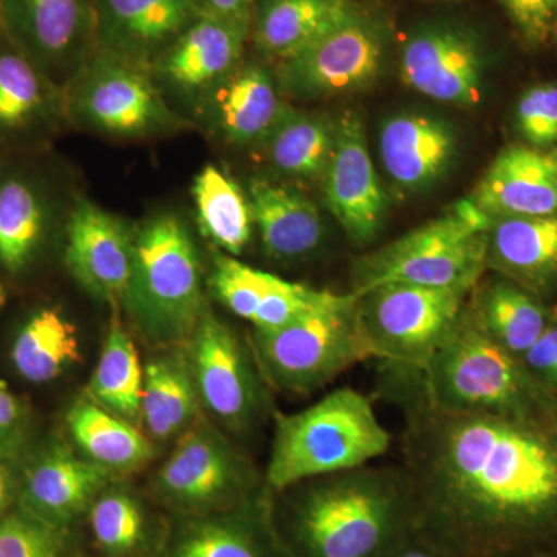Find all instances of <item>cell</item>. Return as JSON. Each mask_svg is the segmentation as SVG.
<instances>
[{
  "label": "cell",
  "mask_w": 557,
  "mask_h": 557,
  "mask_svg": "<svg viewBox=\"0 0 557 557\" xmlns=\"http://www.w3.org/2000/svg\"><path fill=\"white\" fill-rule=\"evenodd\" d=\"M379 392L405 418L417 528L443 557L557 549V423L440 409L399 366L383 364Z\"/></svg>",
  "instance_id": "1"
},
{
  "label": "cell",
  "mask_w": 557,
  "mask_h": 557,
  "mask_svg": "<svg viewBox=\"0 0 557 557\" xmlns=\"http://www.w3.org/2000/svg\"><path fill=\"white\" fill-rule=\"evenodd\" d=\"M287 494L289 557H386L416 530L417 508L403 467H361Z\"/></svg>",
  "instance_id": "2"
},
{
  "label": "cell",
  "mask_w": 557,
  "mask_h": 557,
  "mask_svg": "<svg viewBox=\"0 0 557 557\" xmlns=\"http://www.w3.org/2000/svg\"><path fill=\"white\" fill-rule=\"evenodd\" d=\"M391 445L372 399L354 387L335 388L309 408L274 418L263 485L278 494L307 480L368 467Z\"/></svg>",
  "instance_id": "3"
},
{
  "label": "cell",
  "mask_w": 557,
  "mask_h": 557,
  "mask_svg": "<svg viewBox=\"0 0 557 557\" xmlns=\"http://www.w3.org/2000/svg\"><path fill=\"white\" fill-rule=\"evenodd\" d=\"M429 403L449 412L493 413L557 423V397L467 314L423 369H413Z\"/></svg>",
  "instance_id": "4"
},
{
  "label": "cell",
  "mask_w": 557,
  "mask_h": 557,
  "mask_svg": "<svg viewBox=\"0 0 557 557\" xmlns=\"http://www.w3.org/2000/svg\"><path fill=\"white\" fill-rule=\"evenodd\" d=\"M152 346H182L207 310L199 251L185 223L159 214L135 231L134 265L123 304Z\"/></svg>",
  "instance_id": "5"
},
{
  "label": "cell",
  "mask_w": 557,
  "mask_h": 557,
  "mask_svg": "<svg viewBox=\"0 0 557 557\" xmlns=\"http://www.w3.org/2000/svg\"><path fill=\"white\" fill-rule=\"evenodd\" d=\"M494 219L471 200L358 263L354 295L387 284L471 292L487 270V231Z\"/></svg>",
  "instance_id": "6"
},
{
  "label": "cell",
  "mask_w": 557,
  "mask_h": 557,
  "mask_svg": "<svg viewBox=\"0 0 557 557\" xmlns=\"http://www.w3.org/2000/svg\"><path fill=\"white\" fill-rule=\"evenodd\" d=\"M249 346L267 386L284 394H313L370 359L354 293H333L282 327L252 330Z\"/></svg>",
  "instance_id": "7"
},
{
  "label": "cell",
  "mask_w": 557,
  "mask_h": 557,
  "mask_svg": "<svg viewBox=\"0 0 557 557\" xmlns=\"http://www.w3.org/2000/svg\"><path fill=\"white\" fill-rule=\"evenodd\" d=\"M469 293L387 284L355 295L370 358L381 364L423 369L457 327Z\"/></svg>",
  "instance_id": "8"
},
{
  "label": "cell",
  "mask_w": 557,
  "mask_h": 557,
  "mask_svg": "<svg viewBox=\"0 0 557 557\" xmlns=\"http://www.w3.org/2000/svg\"><path fill=\"white\" fill-rule=\"evenodd\" d=\"M64 113L87 129L138 138L177 129L149 67L98 51L62 90Z\"/></svg>",
  "instance_id": "9"
},
{
  "label": "cell",
  "mask_w": 557,
  "mask_h": 557,
  "mask_svg": "<svg viewBox=\"0 0 557 557\" xmlns=\"http://www.w3.org/2000/svg\"><path fill=\"white\" fill-rule=\"evenodd\" d=\"M200 408L220 429L242 434L267 413V383L251 346L212 311L201 314L185 343Z\"/></svg>",
  "instance_id": "10"
},
{
  "label": "cell",
  "mask_w": 557,
  "mask_h": 557,
  "mask_svg": "<svg viewBox=\"0 0 557 557\" xmlns=\"http://www.w3.org/2000/svg\"><path fill=\"white\" fill-rule=\"evenodd\" d=\"M259 475L219 426L197 420L156 475L164 500L185 509L240 507L258 496Z\"/></svg>",
  "instance_id": "11"
},
{
  "label": "cell",
  "mask_w": 557,
  "mask_h": 557,
  "mask_svg": "<svg viewBox=\"0 0 557 557\" xmlns=\"http://www.w3.org/2000/svg\"><path fill=\"white\" fill-rule=\"evenodd\" d=\"M386 53V27L359 9L306 50L278 62L277 86L300 100L359 90L379 78Z\"/></svg>",
  "instance_id": "12"
},
{
  "label": "cell",
  "mask_w": 557,
  "mask_h": 557,
  "mask_svg": "<svg viewBox=\"0 0 557 557\" xmlns=\"http://www.w3.org/2000/svg\"><path fill=\"white\" fill-rule=\"evenodd\" d=\"M0 32L61 91L98 53L94 0H0Z\"/></svg>",
  "instance_id": "13"
},
{
  "label": "cell",
  "mask_w": 557,
  "mask_h": 557,
  "mask_svg": "<svg viewBox=\"0 0 557 557\" xmlns=\"http://www.w3.org/2000/svg\"><path fill=\"white\" fill-rule=\"evenodd\" d=\"M252 20L199 13L150 64L161 91L183 101L201 100L242 64Z\"/></svg>",
  "instance_id": "14"
},
{
  "label": "cell",
  "mask_w": 557,
  "mask_h": 557,
  "mask_svg": "<svg viewBox=\"0 0 557 557\" xmlns=\"http://www.w3.org/2000/svg\"><path fill=\"white\" fill-rule=\"evenodd\" d=\"M485 57L478 36L453 24L417 28L401 50V79L424 97L448 104L482 100Z\"/></svg>",
  "instance_id": "15"
},
{
  "label": "cell",
  "mask_w": 557,
  "mask_h": 557,
  "mask_svg": "<svg viewBox=\"0 0 557 557\" xmlns=\"http://www.w3.org/2000/svg\"><path fill=\"white\" fill-rule=\"evenodd\" d=\"M325 201L348 239L370 244L386 215L387 197L370 159L364 124L357 113L336 121L335 149L324 177Z\"/></svg>",
  "instance_id": "16"
},
{
  "label": "cell",
  "mask_w": 557,
  "mask_h": 557,
  "mask_svg": "<svg viewBox=\"0 0 557 557\" xmlns=\"http://www.w3.org/2000/svg\"><path fill=\"white\" fill-rule=\"evenodd\" d=\"M65 263L75 281L94 298L123 304L135 255V231L89 200L70 212Z\"/></svg>",
  "instance_id": "17"
},
{
  "label": "cell",
  "mask_w": 557,
  "mask_h": 557,
  "mask_svg": "<svg viewBox=\"0 0 557 557\" xmlns=\"http://www.w3.org/2000/svg\"><path fill=\"white\" fill-rule=\"evenodd\" d=\"M209 285L215 298L231 313L249 322L252 330L282 327L333 295L255 269L220 251L212 262Z\"/></svg>",
  "instance_id": "18"
},
{
  "label": "cell",
  "mask_w": 557,
  "mask_h": 557,
  "mask_svg": "<svg viewBox=\"0 0 557 557\" xmlns=\"http://www.w3.org/2000/svg\"><path fill=\"white\" fill-rule=\"evenodd\" d=\"M98 51L150 67L199 16L196 0H94Z\"/></svg>",
  "instance_id": "19"
},
{
  "label": "cell",
  "mask_w": 557,
  "mask_h": 557,
  "mask_svg": "<svg viewBox=\"0 0 557 557\" xmlns=\"http://www.w3.org/2000/svg\"><path fill=\"white\" fill-rule=\"evenodd\" d=\"M469 200L491 219L557 214V148L502 150Z\"/></svg>",
  "instance_id": "20"
},
{
  "label": "cell",
  "mask_w": 557,
  "mask_h": 557,
  "mask_svg": "<svg viewBox=\"0 0 557 557\" xmlns=\"http://www.w3.org/2000/svg\"><path fill=\"white\" fill-rule=\"evenodd\" d=\"M112 475L75 450L53 445L30 465L22 480V508L51 525L65 528L89 511Z\"/></svg>",
  "instance_id": "21"
},
{
  "label": "cell",
  "mask_w": 557,
  "mask_h": 557,
  "mask_svg": "<svg viewBox=\"0 0 557 557\" xmlns=\"http://www.w3.org/2000/svg\"><path fill=\"white\" fill-rule=\"evenodd\" d=\"M277 81L256 62L239 67L199 102L205 119L231 145H260L276 126L288 104L281 100Z\"/></svg>",
  "instance_id": "22"
},
{
  "label": "cell",
  "mask_w": 557,
  "mask_h": 557,
  "mask_svg": "<svg viewBox=\"0 0 557 557\" xmlns=\"http://www.w3.org/2000/svg\"><path fill=\"white\" fill-rule=\"evenodd\" d=\"M486 267L539 298L552 295L557 288V214L494 219Z\"/></svg>",
  "instance_id": "23"
},
{
  "label": "cell",
  "mask_w": 557,
  "mask_h": 557,
  "mask_svg": "<svg viewBox=\"0 0 557 557\" xmlns=\"http://www.w3.org/2000/svg\"><path fill=\"white\" fill-rule=\"evenodd\" d=\"M248 199L263 251L278 262L309 259L325 237L321 212L295 188L270 178L249 180Z\"/></svg>",
  "instance_id": "24"
},
{
  "label": "cell",
  "mask_w": 557,
  "mask_h": 557,
  "mask_svg": "<svg viewBox=\"0 0 557 557\" xmlns=\"http://www.w3.org/2000/svg\"><path fill=\"white\" fill-rule=\"evenodd\" d=\"M456 139L445 121L401 113L380 132V153L388 177L399 188L420 190L434 185L448 171Z\"/></svg>",
  "instance_id": "25"
},
{
  "label": "cell",
  "mask_w": 557,
  "mask_h": 557,
  "mask_svg": "<svg viewBox=\"0 0 557 557\" xmlns=\"http://www.w3.org/2000/svg\"><path fill=\"white\" fill-rule=\"evenodd\" d=\"M467 314L487 338L518 358L556 317L544 299L500 274L486 282L480 278L469 293Z\"/></svg>",
  "instance_id": "26"
},
{
  "label": "cell",
  "mask_w": 557,
  "mask_h": 557,
  "mask_svg": "<svg viewBox=\"0 0 557 557\" xmlns=\"http://www.w3.org/2000/svg\"><path fill=\"white\" fill-rule=\"evenodd\" d=\"M351 0H260L252 14L256 49L287 61L357 13Z\"/></svg>",
  "instance_id": "27"
},
{
  "label": "cell",
  "mask_w": 557,
  "mask_h": 557,
  "mask_svg": "<svg viewBox=\"0 0 557 557\" xmlns=\"http://www.w3.org/2000/svg\"><path fill=\"white\" fill-rule=\"evenodd\" d=\"M62 113V91L0 32V139L46 129Z\"/></svg>",
  "instance_id": "28"
},
{
  "label": "cell",
  "mask_w": 557,
  "mask_h": 557,
  "mask_svg": "<svg viewBox=\"0 0 557 557\" xmlns=\"http://www.w3.org/2000/svg\"><path fill=\"white\" fill-rule=\"evenodd\" d=\"M67 428L81 456L112 478L138 471L156 456L137 424L102 409L89 397L70 408Z\"/></svg>",
  "instance_id": "29"
},
{
  "label": "cell",
  "mask_w": 557,
  "mask_h": 557,
  "mask_svg": "<svg viewBox=\"0 0 557 557\" xmlns=\"http://www.w3.org/2000/svg\"><path fill=\"white\" fill-rule=\"evenodd\" d=\"M199 395L185 350L164 351L145 368L141 424L150 437L180 438L197 421Z\"/></svg>",
  "instance_id": "30"
},
{
  "label": "cell",
  "mask_w": 557,
  "mask_h": 557,
  "mask_svg": "<svg viewBox=\"0 0 557 557\" xmlns=\"http://www.w3.org/2000/svg\"><path fill=\"white\" fill-rule=\"evenodd\" d=\"M265 508L255 497L242 515L194 522L180 536L174 557H289L269 525Z\"/></svg>",
  "instance_id": "31"
},
{
  "label": "cell",
  "mask_w": 557,
  "mask_h": 557,
  "mask_svg": "<svg viewBox=\"0 0 557 557\" xmlns=\"http://www.w3.org/2000/svg\"><path fill=\"white\" fill-rule=\"evenodd\" d=\"M335 135L336 123L287 106L259 146L278 174L296 180H318L324 177L332 159Z\"/></svg>",
  "instance_id": "32"
},
{
  "label": "cell",
  "mask_w": 557,
  "mask_h": 557,
  "mask_svg": "<svg viewBox=\"0 0 557 557\" xmlns=\"http://www.w3.org/2000/svg\"><path fill=\"white\" fill-rule=\"evenodd\" d=\"M193 199L201 234L220 252L240 256L255 228L248 194L220 168L207 164L194 178Z\"/></svg>",
  "instance_id": "33"
},
{
  "label": "cell",
  "mask_w": 557,
  "mask_h": 557,
  "mask_svg": "<svg viewBox=\"0 0 557 557\" xmlns=\"http://www.w3.org/2000/svg\"><path fill=\"white\" fill-rule=\"evenodd\" d=\"M81 359L78 330L61 310L36 311L17 333L11 361L22 379L50 383Z\"/></svg>",
  "instance_id": "34"
},
{
  "label": "cell",
  "mask_w": 557,
  "mask_h": 557,
  "mask_svg": "<svg viewBox=\"0 0 557 557\" xmlns=\"http://www.w3.org/2000/svg\"><path fill=\"white\" fill-rule=\"evenodd\" d=\"M145 368L129 332L113 317L87 397L102 409L141 426Z\"/></svg>",
  "instance_id": "35"
},
{
  "label": "cell",
  "mask_w": 557,
  "mask_h": 557,
  "mask_svg": "<svg viewBox=\"0 0 557 557\" xmlns=\"http://www.w3.org/2000/svg\"><path fill=\"white\" fill-rule=\"evenodd\" d=\"M49 208L38 188L21 175L0 180V265L20 274L46 237Z\"/></svg>",
  "instance_id": "36"
},
{
  "label": "cell",
  "mask_w": 557,
  "mask_h": 557,
  "mask_svg": "<svg viewBox=\"0 0 557 557\" xmlns=\"http://www.w3.org/2000/svg\"><path fill=\"white\" fill-rule=\"evenodd\" d=\"M89 522L98 547L109 556L131 555L145 539V511L126 491H102L90 505Z\"/></svg>",
  "instance_id": "37"
},
{
  "label": "cell",
  "mask_w": 557,
  "mask_h": 557,
  "mask_svg": "<svg viewBox=\"0 0 557 557\" xmlns=\"http://www.w3.org/2000/svg\"><path fill=\"white\" fill-rule=\"evenodd\" d=\"M64 528L36 518L27 509L0 518V557H65Z\"/></svg>",
  "instance_id": "38"
},
{
  "label": "cell",
  "mask_w": 557,
  "mask_h": 557,
  "mask_svg": "<svg viewBox=\"0 0 557 557\" xmlns=\"http://www.w3.org/2000/svg\"><path fill=\"white\" fill-rule=\"evenodd\" d=\"M516 127L531 148H557V81L523 91L516 106Z\"/></svg>",
  "instance_id": "39"
},
{
  "label": "cell",
  "mask_w": 557,
  "mask_h": 557,
  "mask_svg": "<svg viewBox=\"0 0 557 557\" xmlns=\"http://www.w3.org/2000/svg\"><path fill=\"white\" fill-rule=\"evenodd\" d=\"M500 3L530 46H542L552 36L557 0H500Z\"/></svg>",
  "instance_id": "40"
},
{
  "label": "cell",
  "mask_w": 557,
  "mask_h": 557,
  "mask_svg": "<svg viewBox=\"0 0 557 557\" xmlns=\"http://www.w3.org/2000/svg\"><path fill=\"white\" fill-rule=\"evenodd\" d=\"M30 413L24 403L0 380V457L16 458L27 443Z\"/></svg>",
  "instance_id": "41"
},
{
  "label": "cell",
  "mask_w": 557,
  "mask_h": 557,
  "mask_svg": "<svg viewBox=\"0 0 557 557\" xmlns=\"http://www.w3.org/2000/svg\"><path fill=\"white\" fill-rule=\"evenodd\" d=\"M530 375L557 397V317L520 357Z\"/></svg>",
  "instance_id": "42"
},
{
  "label": "cell",
  "mask_w": 557,
  "mask_h": 557,
  "mask_svg": "<svg viewBox=\"0 0 557 557\" xmlns=\"http://www.w3.org/2000/svg\"><path fill=\"white\" fill-rule=\"evenodd\" d=\"M199 13L214 16L252 20L256 0H196Z\"/></svg>",
  "instance_id": "43"
},
{
  "label": "cell",
  "mask_w": 557,
  "mask_h": 557,
  "mask_svg": "<svg viewBox=\"0 0 557 557\" xmlns=\"http://www.w3.org/2000/svg\"><path fill=\"white\" fill-rule=\"evenodd\" d=\"M386 557H443L437 547L416 527Z\"/></svg>",
  "instance_id": "44"
},
{
  "label": "cell",
  "mask_w": 557,
  "mask_h": 557,
  "mask_svg": "<svg viewBox=\"0 0 557 557\" xmlns=\"http://www.w3.org/2000/svg\"><path fill=\"white\" fill-rule=\"evenodd\" d=\"M17 491H20V480L14 471L13 458L0 457V518L5 516Z\"/></svg>",
  "instance_id": "45"
},
{
  "label": "cell",
  "mask_w": 557,
  "mask_h": 557,
  "mask_svg": "<svg viewBox=\"0 0 557 557\" xmlns=\"http://www.w3.org/2000/svg\"><path fill=\"white\" fill-rule=\"evenodd\" d=\"M522 557H557V549H542V552L530 553Z\"/></svg>",
  "instance_id": "46"
},
{
  "label": "cell",
  "mask_w": 557,
  "mask_h": 557,
  "mask_svg": "<svg viewBox=\"0 0 557 557\" xmlns=\"http://www.w3.org/2000/svg\"><path fill=\"white\" fill-rule=\"evenodd\" d=\"M7 300V293L5 289H3L2 284H0V310H2V307L5 306Z\"/></svg>",
  "instance_id": "47"
},
{
  "label": "cell",
  "mask_w": 557,
  "mask_h": 557,
  "mask_svg": "<svg viewBox=\"0 0 557 557\" xmlns=\"http://www.w3.org/2000/svg\"><path fill=\"white\" fill-rule=\"evenodd\" d=\"M552 35L555 36V38L557 40V13L555 16V22H553Z\"/></svg>",
  "instance_id": "48"
}]
</instances>
